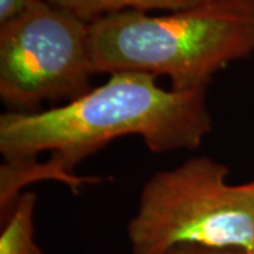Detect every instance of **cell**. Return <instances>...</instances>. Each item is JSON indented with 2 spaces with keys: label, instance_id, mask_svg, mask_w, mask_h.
I'll return each instance as SVG.
<instances>
[{
  "label": "cell",
  "instance_id": "cell-1",
  "mask_svg": "<svg viewBox=\"0 0 254 254\" xmlns=\"http://www.w3.org/2000/svg\"><path fill=\"white\" fill-rule=\"evenodd\" d=\"M210 130L206 91L164 89L148 73H112L78 99L0 116V202L10 205L21 187L40 180L72 190L86 184L75 167L120 137L138 136L153 153H168L198 148Z\"/></svg>",
  "mask_w": 254,
  "mask_h": 254
},
{
  "label": "cell",
  "instance_id": "cell-4",
  "mask_svg": "<svg viewBox=\"0 0 254 254\" xmlns=\"http://www.w3.org/2000/svg\"><path fill=\"white\" fill-rule=\"evenodd\" d=\"M89 23L46 0L0 26V96L17 112L91 91Z\"/></svg>",
  "mask_w": 254,
  "mask_h": 254
},
{
  "label": "cell",
  "instance_id": "cell-5",
  "mask_svg": "<svg viewBox=\"0 0 254 254\" xmlns=\"http://www.w3.org/2000/svg\"><path fill=\"white\" fill-rule=\"evenodd\" d=\"M58 9L92 23L100 17L120 11H175L203 4L209 0H46Z\"/></svg>",
  "mask_w": 254,
  "mask_h": 254
},
{
  "label": "cell",
  "instance_id": "cell-7",
  "mask_svg": "<svg viewBox=\"0 0 254 254\" xmlns=\"http://www.w3.org/2000/svg\"><path fill=\"white\" fill-rule=\"evenodd\" d=\"M44 0H0V26H4Z\"/></svg>",
  "mask_w": 254,
  "mask_h": 254
},
{
  "label": "cell",
  "instance_id": "cell-8",
  "mask_svg": "<svg viewBox=\"0 0 254 254\" xmlns=\"http://www.w3.org/2000/svg\"><path fill=\"white\" fill-rule=\"evenodd\" d=\"M170 254H247L237 249H210L200 246H181L174 249Z\"/></svg>",
  "mask_w": 254,
  "mask_h": 254
},
{
  "label": "cell",
  "instance_id": "cell-6",
  "mask_svg": "<svg viewBox=\"0 0 254 254\" xmlns=\"http://www.w3.org/2000/svg\"><path fill=\"white\" fill-rule=\"evenodd\" d=\"M36 199L33 192L16 199L0 233V254H43L34 240Z\"/></svg>",
  "mask_w": 254,
  "mask_h": 254
},
{
  "label": "cell",
  "instance_id": "cell-2",
  "mask_svg": "<svg viewBox=\"0 0 254 254\" xmlns=\"http://www.w3.org/2000/svg\"><path fill=\"white\" fill-rule=\"evenodd\" d=\"M89 43L93 73L165 75L175 91H206L215 73L254 51V0L120 11L89 23Z\"/></svg>",
  "mask_w": 254,
  "mask_h": 254
},
{
  "label": "cell",
  "instance_id": "cell-3",
  "mask_svg": "<svg viewBox=\"0 0 254 254\" xmlns=\"http://www.w3.org/2000/svg\"><path fill=\"white\" fill-rule=\"evenodd\" d=\"M226 165L193 157L145 182L127 227L133 254H170L181 246L254 254V181L227 184Z\"/></svg>",
  "mask_w": 254,
  "mask_h": 254
}]
</instances>
